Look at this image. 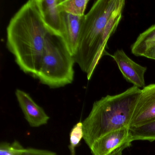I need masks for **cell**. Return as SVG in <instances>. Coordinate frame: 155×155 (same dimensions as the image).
Masks as SVG:
<instances>
[{
    "instance_id": "6da1fadb",
    "label": "cell",
    "mask_w": 155,
    "mask_h": 155,
    "mask_svg": "<svg viewBox=\"0 0 155 155\" xmlns=\"http://www.w3.org/2000/svg\"><path fill=\"white\" fill-rule=\"evenodd\" d=\"M124 0H98L84 16L75 63L90 80L122 17Z\"/></svg>"
},
{
    "instance_id": "7a4b0ae2",
    "label": "cell",
    "mask_w": 155,
    "mask_h": 155,
    "mask_svg": "<svg viewBox=\"0 0 155 155\" xmlns=\"http://www.w3.org/2000/svg\"><path fill=\"white\" fill-rule=\"evenodd\" d=\"M48 31L37 0L23 4L7 27V48L20 69L35 78L40 67Z\"/></svg>"
},
{
    "instance_id": "3957f363",
    "label": "cell",
    "mask_w": 155,
    "mask_h": 155,
    "mask_svg": "<svg viewBox=\"0 0 155 155\" xmlns=\"http://www.w3.org/2000/svg\"><path fill=\"white\" fill-rule=\"evenodd\" d=\"M141 89L133 86L122 93L107 95L95 101L82 122L83 137L89 147L109 132L129 128Z\"/></svg>"
},
{
    "instance_id": "277c9868",
    "label": "cell",
    "mask_w": 155,
    "mask_h": 155,
    "mask_svg": "<svg viewBox=\"0 0 155 155\" xmlns=\"http://www.w3.org/2000/svg\"><path fill=\"white\" fill-rule=\"evenodd\" d=\"M75 63L62 36L48 30L36 78L51 88L65 87L73 81Z\"/></svg>"
},
{
    "instance_id": "5b68a950",
    "label": "cell",
    "mask_w": 155,
    "mask_h": 155,
    "mask_svg": "<svg viewBox=\"0 0 155 155\" xmlns=\"http://www.w3.org/2000/svg\"><path fill=\"white\" fill-rule=\"evenodd\" d=\"M129 128L109 132L96 140L90 148L92 155H122L131 146Z\"/></svg>"
},
{
    "instance_id": "8992f818",
    "label": "cell",
    "mask_w": 155,
    "mask_h": 155,
    "mask_svg": "<svg viewBox=\"0 0 155 155\" xmlns=\"http://www.w3.org/2000/svg\"><path fill=\"white\" fill-rule=\"evenodd\" d=\"M155 120V84L141 89L129 127H138Z\"/></svg>"
},
{
    "instance_id": "52a82bcc",
    "label": "cell",
    "mask_w": 155,
    "mask_h": 155,
    "mask_svg": "<svg viewBox=\"0 0 155 155\" xmlns=\"http://www.w3.org/2000/svg\"><path fill=\"white\" fill-rule=\"evenodd\" d=\"M111 57L127 81L140 89L146 87L144 76L147 70V67L133 61L122 49L116 51Z\"/></svg>"
},
{
    "instance_id": "ba28073f",
    "label": "cell",
    "mask_w": 155,
    "mask_h": 155,
    "mask_svg": "<svg viewBox=\"0 0 155 155\" xmlns=\"http://www.w3.org/2000/svg\"><path fill=\"white\" fill-rule=\"evenodd\" d=\"M15 95L25 119L31 127H38L48 123L50 117L44 110L34 101L29 94L17 89Z\"/></svg>"
},
{
    "instance_id": "9c48e42d",
    "label": "cell",
    "mask_w": 155,
    "mask_h": 155,
    "mask_svg": "<svg viewBox=\"0 0 155 155\" xmlns=\"http://www.w3.org/2000/svg\"><path fill=\"white\" fill-rule=\"evenodd\" d=\"M84 16H74L66 12H61V34L73 57L78 49Z\"/></svg>"
},
{
    "instance_id": "30bf717a",
    "label": "cell",
    "mask_w": 155,
    "mask_h": 155,
    "mask_svg": "<svg viewBox=\"0 0 155 155\" xmlns=\"http://www.w3.org/2000/svg\"><path fill=\"white\" fill-rule=\"evenodd\" d=\"M37 2L42 20L48 30L61 35L59 0H37Z\"/></svg>"
},
{
    "instance_id": "8fae6325",
    "label": "cell",
    "mask_w": 155,
    "mask_h": 155,
    "mask_svg": "<svg viewBox=\"0 0 155 155\" xmlns=\"http://www.w3.org/2000/svg\"><path fill=\"white\" fill-rule=\"evenodd\" d=\"M131 141L134 140H155V120L138 127H129Z\"/></svg>"
},
{
    "instance_id": "7c38bea8",
    "label": "cell",
    "mask_w": 155,
    "mask_h": 155,
    "mask_svg": "<svg viewBox=\"0 0 155 155\" xmlns=\"http://www.w3.org/2000/svg\"><path fill=\"white\" fill-rule=\"evenodd\" d=\"M89 2V0H59V8L61 12L82 17L85 15Z\"/></svg>"
},
{
    "instance_id": "4fadbf2b",
    "label": "cell",
    "mask_w": 155,
    "mask_h": 155,
    "mask_svg": "<svg viewBox=\"0 0 155 155\" xmlns=\"http://www.w3.org/2000/svg\"><path fill=\"white\" fill-rule=\"evenodd\" d=\"M155 41V24L139 35L131 45V53L136 56H140L148 44Z\"/></svg>"
},
{
    "instance_id": "5bb4252c",
    "label": "cell",
    "mask_w": 155,
    "mask_h": 155,
    "mask_svg": "<svg viewBox=\"0 0 155 155\" xmlns=\"http://www.w3.org/2000/svg\"><path fill=\"white\" fill-rule=\"evenodd\" d=\"M83 137V124L79 122L72 128L70 133V155H75V148L79 144Z\"/></svg>"
},
{
    "instance_id": "9a60e30c",
    "label": "cell",
    "mask_w": 155,
    "mask_h": 155,
    "mask_svg": "<svg viewBox=\"0 0 155 155\" xmlns=\"http://www.w3.org/2000/svg\"><path fill=\"white\" fill-rule=\"evenodd\" d=\"M24 148L17 141L12 144L2 142L0 146V155H21Z\"/></svg>"
},
{
    "instance_id": "2e32d148",
    "label": "cell",
    "mask_w": 155,
    "mask_h": 155,
    "mask_svg": "<svg viewBox=\"0 0 155 155\" xmlns=\"http://www.w3.org/2000/svg\"><path fill=\"white\" fill-rule=\"evenodd\" d=\"M21 155H58L56 153L52 151L38 149L24 148Z\"/></svg>"
},
{
    "instance_id": "e0dca14e",
    "label": "cell",
    "mask_w": 155,
    "mask_h": 155,
    "mask_svg": "<svg viewBox=\"0 0 155 155\" xmlns=\"http://www.w3.org/2000/svg\"><path fill=\"white\" fill-rule=\"evenodd\" d=\"M140 57L155 60V41L151 42L146 46Z\"/></svg>"
}]
</instances>
